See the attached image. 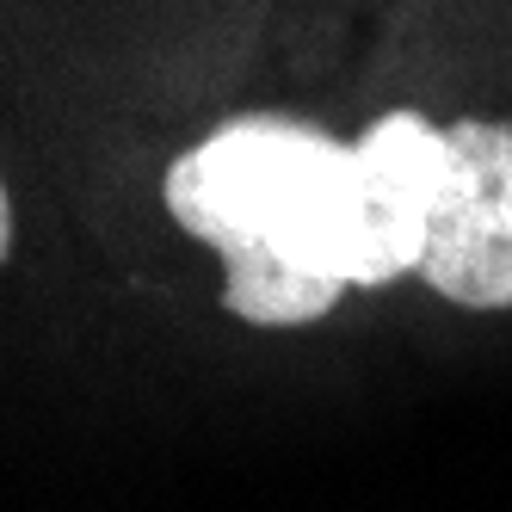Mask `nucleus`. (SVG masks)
Listing matches in <instances>:
<instances>
[{"mask_svg": "<svg viewBox=\"0 0 512 512\" xmlns=\"http://www.w3.org/2000/svg\"><path fill=\"white\" fill-rule=\"evenodd\" d=\"M451 186V130L389 112L358 142L303 118H229L186 149L161 198L223 260V309L253 327H303L340 290L420 272Z\"/></svg>", "mask_w": 512, "mask_h": 512, "instance_id": "1", "label": "nucleus"}, {"mask_svg": "<svg viewBox=\"0 0 512 512\" xmlns=\"http://www.w3.org/2000/svg\"><path fill=\"white\" fill-rule=\"evenodd\" d=\"M13 253V204H7V186H0V260Z\"/></svg>", "mask_w": 512, "mask_h": 512, "instance_id": "3", "label": "nucleus"}, {"mask_svg": "<svg viewBox=\"0 0 512 512\" xmlns=\"http://www.w3.org/2000/svg\"><path fill=\"white\" fill-rule=\"evenodd\" d=\"M420 278L463 309H512V124H451V186Z\"/></svg>", "mask_w": 512, "mask_h": 512, "instance_id": "2", "label": "nucleus"}]
</instances>
